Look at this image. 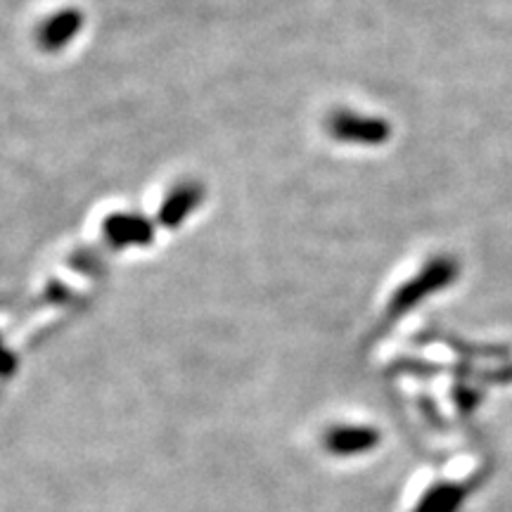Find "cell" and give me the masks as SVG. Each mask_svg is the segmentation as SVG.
<instances>
[{"label":"cell","instance_id":"6da1fadb","mask_svg":"<svg viewBox=\"0 0 512 512\" xmlns=\"http://www.w3.org/2000/svg\"><path fill=\"white\" fill-rule=\"evenodd\" d=\"M458 273V261L451 256H437V259L427 261L425 268L394 294L392 304H389V316H403V313L415 309L422 299L446 290L458 278Z\"/></svg>","mask_w":512,"mask_h":512},{"label":"cell","instance_id":"7a4b0ae2","mask_svg":"<svg viewBox=\"0 0 512 512\" xmlns=\"http://www.w3.org/2000/svg\"><path fill=\"white\" fill-rule=\"evenodd\" d=\"M328 126L337 140L354 145H382L392 136V126L384 119L363 117L356 112H335Z\"/></svg>","mask_w":512,"mask_h":512},{"label":"cell","instance_id":"3957f363","mask_svg":"<svg viewBox=\"0 0 512 512\" xmlns=\"http://www.w3.org/2000/svg\"><path fill=\"white\" fill-rule=\"evenodd\" d=\"M380 432L370 425H337L325 432L323 444L332 456L351 458L358 453H368L380 444Z\"/></svg>","mask_w":512,"mask_h":512},{"label":"cell","instance_id":"277c9868","mask_svg":"<svg viewBox=\"0 0 512 512\" xmlns=\"http://www.w3.org/2000/svg\"><path fill=\"white\" fill-rule=\"evenodd\" d=\"M105 235L114 247L121 245H147L152 238V230L140 216H110L105 223Z\"/></svg>","mask_w":512,"mask_h":512},{"label":"cell","instance_id":"5b68a950","mask_svg":"<svg viewBox=\"0 0 512 512\" xmlns=\"http://www.w3.org/2000/svg\"><path fill=\"white\" fill-rule=\"evenodd\" d=\"M467 489L460 484H434L425 491L420 503L415 505L413 512H460L465 503Z\"/></svg>","mask_w":512,"mask_h":512},{"label":"cell","instance_id":"8992f818","mask_svg":"<svg viewBox=\"0 0 512 512\" xmlns=\"http://www.w3.org/2000/svg\"><path fill=\"white\" fill-rule=\"evenodd\" d=\"M83 19L79 12H62V15L50 17L46 24H43L41 31H38V41L46 50H60L72 41L74 34H79Z\"/></svg>","mask_w":512,"mask_h":512},{"label":"cell","instance_id":"52a82bcc","mask_svg":"<svg viewBox=\"0 0 512 512\" xmlns=\"http://www.w3.org/2000/svg\"><path fill=\"white\" fill-rule=\"evenodd\" d=\"M202 200L200 185H181L169 195V200L162 207V221L166 226H178L192 209Z\"/></svg>","mask_w":512,"mask_h":512}]
</instances>
